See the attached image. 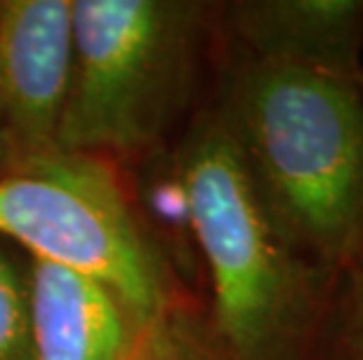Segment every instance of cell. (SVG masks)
I'll use <instances>...</instances> for the list:
<instances>
[{
	"mask_svg": "<svg viewBox=\"0 0 363 360\" xmlns=\"http://www.w3.org/2000/svg\"><path fill=\"white\" fill-rule=\"evenodd\" d=\"M208 293L206 320L228 360H316L337 274L305 255L262 202L213 108L176 145Z\"/></svg>",
	"mask_w": 363,
	"mask_h": 360,
	"instance_id": "7a4b0ae2",
	"label": "cell"
},
{
	"mask_svg": "<svg viewBox=\"0 0 363 360\" xmlns=\"http://www.w3.org/2000/svg\"><path fill=\"white\" fill-rule=\"evenodd\" d=\"M316 358L363 360V248L337 274Z\"/></svg>",
	"mask_w": 363,
	"mask_h": 360,
	"instance_id": "30bf717a",
	"label": "cell"
},
{
	"mask_svg": "<svg viewBox=\"0 0 363 360\" xmlns=\"http://www.w3.org/2000/svg\"><path fill=\"white\" fill-rule=\"evenodd\" d=\"M73 0H0V145L7 171L59 150Z\"/></svg>",
	"mask_w": 363,
	"mask_h": 360,
	"instance_id": "5b68a950",
	"label": "cell"
},
{
	"mask_svg": "<svg viewBox=\"0 0 363 360\" xmlns=\"http://www.w3.org/2000/svg\"><path fill=\"white\" fill-rule=\"evenodd\" d=\"M0 360H33L28 260L0 243Z\"/></svg>",
	"mask_w": 363,
	"mask_h": 360,
	"instance_id": "8fae6325",
	"label": "cell"
},
{
	"mask_svg": "<svg viewBox=\"0 0 363 360\" xmlns=\"http://www.w3.org/2000/svg\"><path fill=\"white\" fill-rule=\"evenodd\" d=\"M33 360H125L141 323L99 281L28 257Z\"/></svg>",
	"mask_w": 363,
	"mask_h": 360,
	"instance_id": "52a82bcc",
	"label": "cell"
},
{
	"mask_svg": "<svg viewBox=\"0 0 363 360\" xmlns=\"http://www.w3.org/2000/svg\"><path fill=\"white\" fill-rule=\"evenodd\" d=\"M235 54L359 80L363 0H235L216 10Z\"/></svg>",
	"mask_w": 363,
	"mask_h": 360,
	"instance_id": "8992f818",
	"label": "cell"
},
{
	"mask_svg": "<svg viewBox=\"0 0 363 360\" xmlns=\"http://www.w3.org/2000/svg\"><path fill=\"white\" fill-rule=\"evenodd\" d=\"M359 87H361V91H363V71H361V75H359Z\"/></svg>",
	"mask_w": 363,
	"mask_h": 360,
	"instance_id": "4fadbf2b",
	"label": "cell"
},
{
	"mask_svg": "<svg viewBox=\"0 0 363 360\" xmlns=\"http://www.w3.org/2000/svg\"><path fill=\"white\" fill-rule=\"evenodd\" d=\"M134 194L129 202L138 227L179 288L185 293V288L204 286L188 182L176 145H162L141 157Z\"/></svg>",
	"mask_w": 363,
	"mask_h": 360,
	"instance_id": "ba28073f",
	"label": "cell"
},
{
	"mask_svg": "<svg viewBox=\"0 0 363 360\" xmlns=\"http://www.w3.org/2000/svg\"><path fill=\"white\" fill-rule=\"evenodd\" d=\"M5 171H7V157H5L3 145H0V173H5Z\"/></svg>",
	"mask_w": 363,
	"mask_h": 360,
	"instance_id": "7c38bea8",
	"label": "cell"
},
{
	"mask_svg": "<svg viewBox=\"0 0 363 360\" xmlns=\"http://www.w3.org/2000/svg\"><path fill=\"white\" fill-rule=\"evenodd\" d=\"M0 239L99 281L141 325L192 302L143 236L106 159L57 150L0 173Z\"/></svg>",
	"mask_w": 363,
	"mask_h": 360,
	"instance_id": "277c9868",
	"label": "cell"
},
{
	"mask_svg": "<svg viewBox=\"0 0 363 360\" xmlns=\"http://www.w3.org/2000/svg\"><path fill=\"white\" fill-rule=\"evenodd\" d=\"M291 241L340 274L363 248V91L305 68L230 57L211 105Z\"/></svg>",
	"mask_w": 363,
	"mask_h": 360,
	"instance_id": "6da1fadb",
	"label": "cell"
},
{
	"mask_svg": "<svg viewBox=\"0 0 363 360\" xmlns=\"http://www.w3.org/2000/svg\"><path fill=\"white\" fill-rule=\"evenodd\" d=\"M213 5L73 0V57L59 150L106 162L167 145L195 96Z\"/></svg>",
	"mask_w": 363,
	"mask_h": 360,
	"instance_id": "3957f363",
	"label": "cell"
},
{
	"mask_svg": "<svg viewBox=\"0 0 363 360\" xmlns=\"http://www.w3.org/2000/svg\"><path fill=\"white\" fill-rule=\"evenodd\" d=\"M125 360H228L195 302L169 306L138 327Z\"/></svg>",
	"mask_w": 363,
	"mask_h": 360,
	"instance_id": "9c48e42d",
	"label": "cell"
}]
</instances>
